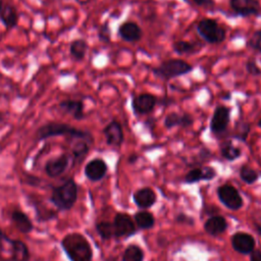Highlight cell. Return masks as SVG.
<instances>
[{"mask_svg": "<svg viewBox=\"0 0 261 261\" xmlns=\"http://www.w3.org/2000/svg\"><path fill=\"white\" fill-rule=\"evenodd\" d=\"M60 246L69 261H93V250L87 238L81 232L65 234Z\"/></svg>", "mask_w": 261, "mask_h": 261, "instance_id": "1", "label": "cell"}, {"mask_svg": "<svg viewBox=\"0 0 261 261\" xmlns=\"http://www.w3.org/2000/svg\"><path fill=\"white\" fill-rule=\"evenodd\" d=\"M65 136L68 139H87L94 140L92 134L85 129L76 128L68 123L59 121H48L38 127L36 130V141H44L53 137Z\"/></svg>", "mask_w": 261, "mask_h": 261, "instance_id": "2", "label": "cell"}, {"mask_svg": "<svg viewBox=\"0 0 261 261\" xmlns=\"http://www.w3.org/2000/svg\"><path fill=\"white\" fill-rule=\"evenodd\" d=\"M79 195V186L71 177L52 188L49 201L57 211H69L75 204Z\"/></svg>", "mask_w": 261, "mask_h": 261, "instance_id": "3", "label": "cell"}, {"mask_svg": "<svg viewBox=\"0 0 261 261\" xmlns=\"http://www.w3.org/2000/svg\"><path fill=\"white\" fill-rule=\"evenodd\" d=\"M193 65L182 59L171 58L162 61L158 66L153 67V74L161 80L169 81L171 79L185 75L193 71Z\"/></svg>", "mask_w": 261, "mask_h": 261, "instance_id": "4", "label": "cell"}, {"mask_svg": "<svg viewBox=\"0 0 261 261\" xmlns=\"http://www.w3.org/2000/svg\"><path fill=\"white\" fill-rule=\"evenodd\" d=\"M198 35L209 44H220L226 38V31L213 18H203L197 23Z\"/></svg>", "mask_w": 261, "mask_h": 261, "instance_id": "5", "label": "cell"}, {"mask_svg": "<svg viewBox=\"0 0 261 261\" xmlns=\"http://www.w3.org/2000/svg\"><path fill=\"white\" fill-rule=\"evenodd\" d=\"M230 121V108L225 105L215 107L210 120V130L213 135L219 137L225 133Z\"/></svg>", "mask_w": 261, "mask_h": 261, "instance_id": "6", "label": "cell"}, {"mask_svg": "<svg viewBox=\"0 0 261 261\" xmlns=\"http://www.w3.org/2000/svg\"><path fill=\"white\" fill-rule=\"evenodd\" d=\"M158 103L156 96L150 93H142L132 98V109L136 115H146L151 113Z\"/></svg>", "mask_w": 261, "mask_h": 261, "instance_id": "7", "label": "cell"}, {"mask_svg": "<svg viewBox=\"0 0 261 261\" xmlns=\"http://www.w3.org/2000/svg\"><path fill=\"white\" fill-rule=\"evenodd\" d=\"M229 6L241 17L257 16L261 11L259 0H229Z\"/></svg>", "mask_w": 261, "mask_h": 261, "instance_id": "8", "label": "cell"}, {"mask_svg": "<svg viewBox=\"0 0 261 261\" xmlns=\"http://www.w3.org/2000/svg\"><path fill=\"white\" fill-rule=\"evenodd\" d=\"M70 159L71 157L66 153L60 154L59 156L49 159L44 166V170L46 174L51 178H56L60 176L67 169Z\"/></svg>", "mask_w": 261, "mask_h": 261, "instance_id": "9", "label": "cell"}, {"mask_svg": "<svg viewBox=\"0 0 261 261\" xmlns=\"http://www.w3.org/2000/svg\"><path fill=\"white\" fill-rule=\"evenodd\" d=\"M218 197L220 201L228 208L237 210L242 207L243 205V200L242 197L240 196L239 192L233 188L232 186L229 185H223L218 188Z\"/></svg>", "mask_w": 261, "mask_h": 261, "instance_id": "10", "label": "cell"}, {"mask_svg": "<svg viewBox=\"0 0 261 261\" xmlns=\"http://www.w3.org/2000/svg\"><path fill=\"white\" fill-rule=\"evenodd\" d=\"M107 169V164L102 158H94L86 164L84 172L89 180L98 181L105 176Z\"/></svg>", "mask_w": 261, "mask_h": 261, "instance_id": "11", "label": "cell"}, {"mask_svg": "<svg viewBox=\"0 0 261 261\" xmlns=\"http://www.w3.org/2000/svg\"><path fill=\"white\" fill-rule=\"evenodd\" d=\"M106 144L113 147H119L123 142V130L117 120H111L102 130Z\"/></svg>", "mask_w": 261, "mask_h": 261, "instance_id": "12", "label": "cell"}, {"mask_svg": "<svg viewBox=\"0 0 261 261\" xmlns=\"http://www.w3.org/2000/svg\"><path fill=\"white\" fill-rule=\"evenodd\" d=\"M117 34L119 38L128 43H136L143 37V31L137 22L125 21L118 27Z\"/></svg>", "mask_w": 261, "mask_h": 261, "instance_id": "13", "label": "cell"}, {"mask_svg": "<svg viewBox=\"0 0 261 261\" xmlns=\"http://www.w3.org/2000/svg\"><path fill=\"white\" fill-rule=\"evenodd\" d=\"M114 237H128L135 232V225L130 217L124 213H117L113 221Z\"/></svg>", "mask_w": 261, "mask_h": 261, "instance_id": "14", "label": "cell"}, {"mask_svg": "<svg viewBox=\"0 0 261 261\" xmlns=\"http://www.w3.org/2000/svg\"><path fill=\"white\" fill-rule=\"evenodd\" d=\"M57 107L61 112L70 115L75 120H81L85 117L84 102L82 100L65 99L60 101Z\"/></svg>", "mask_w": 261, "mask_h": 261, "instance_id": "15", "label": "cell"}, {"mask_svg": "<svg viewBox=\"0 0 261 261\" xmlns=\"http://www.w3.org/2000/svg\"><path fill=\"white\" fill-rule=\"evenodd\" d=\"M11 222L21 233L28 234L34 230V223L29 215L20 209H14L10 214Z\"/></svg>", "mask_w": 261, "mask_h": 261, "instance_id": "16", "label": "cell"}, {"mask_svg": "<svg viewBox=\"0 0 261 261\" xmlns=\"http://www.w3.org/2000/svg\"><path fill=\"white\" fill-rule=\"evenodd\" d=\"M193 123H194V117L188 112H184L181 114L176 112H170L165 116L163 121V124L167 129H170L177 125L186 128L193 125Z\"/></svg>", "mask_w": 261, "mask_h": 261, "instance_id": "17", "label": "cell"}, {"mask_svg": "<svg viewBox=\"0 0 261 261\" xmlns=\"http://www.w3.org/2000/svg\"><path fill=\"white\" fill-rule=\"evenodd\" d=\"M231 245L237 252L241 254H249L254 249L255 240L248 233L238 232L232 236Z\"/></svg>", "mask_w": 261, "mask_h": 261, "instance_id": "18", "label": "cell"}, {"mask_svg": "<svg viewBox=\"0 0 261 261\" xmlns=\"http://www.w3.org/2000/svg\"><path fill=\"white\" fill-rule=\"evenodd\" d=\"M71 141V159L73 163L81 162L85 156L88 154L91 145L93 144L94 140H87V139H69Z\"/></svg>", "mask_w": 261, "mask_h": 261, "instance_id": "19", "label": "cell"}, {"mask_svg": "<svg viewBox=\"0 0 261 261\" xmlns=\"http://www.w3.org/2000/svg\"><path fill=\"white\" fill-rule=\"evenodd\" d=\"M0 20L7 30H11L16 27L18 22V13L16 8L10 3L3 4L0 11Z\"/></svg>", "mask_w": 261, "mask_h": 261, "instance_id": "20", "label": "cell"}, {"mask_svg": "<svg viewBox=\"0 0 261 261\" xmlns=\"http://www.w3.org/2000/svg\"><path fill=\"white\" fill-rule=\"evenodd\" d=\"M216 175V172L214 168L210 166H204V167H199V168H194L190 170L186 177L185 180L186 182H196L201 179H211Z\"/></svg>", "mask_w": 261, "mask_h": 261, "instance_id": "21", "label": "cell"}, {"mask_svg": "<svg viewBox=\"0 0 261 261\" xmlns=\"http://www.w3.org/2000/svg\"><path fill=\"white\" fill-rule=\"evenodd\" d=\"M134 200L139 207L148 208L155 203L156 195L152 189L144 188L135 193Z\"/></svg>", "mask_w": 261, "mask_h": 261, "instance_id": "22", "label": "cell"}, {"mask_svg": "<svg viewBox=\"0 0 261 261\" xmlns=\"http://www.w3.org/2000/svg\"><path fill=\"white\" fill-rule=\"evenodd\" d=\"M14 239H10L0 227V261H11Z\"/></svg>", "mask_w": 261, "mask_h": 261, "instance_id": "23", "label": "cell"}, {"mask_svg": "<svg viewBox=\"0 0 261 261\" xmlns=\"http://www.w3.org/2000/svg\"><path fill=\"white\" fill-rule=\"evenodd\" d=\"M89 49L88 43L84 39H75L69 45V54L75 61L84 60Z\"/></svg>", "mask_w": 261, "mask_h": 261, "instance_id": "24", "label": "cell"}, {"mask_svg": "<svg viewBox=\"0 0 261 261\" xmlns=\"http://www.w3.org/2000/svg\"><path fill=\"white\" fill-rule=\"evenodd\" d=\"M226 226H227L226 220L221 216L210 217L205 222V225H204L206 231L212 236H217L222 233L225 230Z\"/></svg>", "mask_w": 261, "mask_h": 261, "instance_id": "25", "label": "cell"}, {"mask_svg": "<svg viewBox=\"0 0 261 261\" xmlns=\"http://www.w3.org/2000/svg\"><path fill=\"white\" fill-rule=\"evenodd\" d=\"M31 253L27 244L20 240L14 239L11 261H30Z\"/></svg>", "mask_w": 261, "mask_h": 261, "instance_id": "26", "label": "cell"}, {"mask_svg": "<svg viewBox=\"0 0 261 261\" xmlns=\"http://www.w3.org/2000/svg\"><path fill=\"white\" fill-rule=\"evenodd\" d=\"M202 44L200 43H193L189 41L179 40L172 44V50L177 55H184V54H194L199 51Z\"/></svg>", "mask_w": 261, "mask_h": 261, "instance_id": "27", "label": "cell"}, {"mask_svg": "<svg viewBox=\"0 0 261 261\" xmlns=\"http://www.w3.org/2000/svg\"><path fill=\"white\" fill-rule=\"evenodd\" d=\"M220 152L221 155L226 159V160H236L237 158H239L242 154V151L239 147H236L231 142H224L221 145L220 148Z\"/></svg>", "mask_w": 261, "mask_h": 261, "instance_id": "28", "label": "cell"}, {"mask_svg": "<svg viewBox=\"0 0 261 261\" xmlns=\"http://www.w3.org/2000/svg\"><path fill=\"white\" fill-rule=\"evenodd\" d=\"M135 219H136L138 226L141 228H145V229L150 228L154 224L153 215L147 211H142V212L137 213L135 216Z\"/></svg>", "mask_w": 261, "mask_h": 261, "instance_id": "29", "label": "cell"}, {"mask_svg": "<svg viewBox=\"0 0 261 261\" xmlns=\"http://www.w3.org/2000/svg\"><path fill=\"white\" fill-rule=\"evenodd\" d=\"M96 230L103 240H108L114 237L113 224L107 221H100L96 224Z\"/></svg>", "mask_w": 261, "mask_h": 261, "instance_id": "30", "label": "cell"}, {"mask_svg": "<svg viewBox=\"0 0 261 261\" xmlns=\"http://www.w3.org/2000/svg\"><path fill=\"white\" fill-rule=\"evenodd\" d=\"M143 251L137 246H129L123 254V261H143Z\"/></svg>", "mask_w": 261, "mask_h": 261, "instance_id": "31", "label": "cell"}, {"mask_svg": "<svg viewBox=\"0 0 261 261\" xmlns=\"http://www.w3.org/2000/svg\"><path fill=\"white\" fill-rule=\"evenodd\" d=\"M240 176L244 181H246L248 184H253L254 181L257 180L258 173L250 166L243 165L240 169Z\"/></svg>", "mask_w": 261, "mask_h": 261, "instance_id": "32", "label": "cell"}, {"mask_svg": "<svg viewBox=\"0 0 261 261\" xmlns=\"http://www.w3.org/2000/svg\"><path fill=\"white\" fill-rule=\"evenodd\" d=\"M248 46L261 54V30L255 31L248 41Z\"/></svg>", "mask_w": 261, "mask_h": 261, "instance_id": "33", "label": "cell"}, {"mask_svg": "<svg viewBox=\"0 0 261 261\" xmlns=\"http://www.w3.org/2000/svg\"><path fill=\"white\" fill-rule=\"evenodd\" d=\"M98 39L105 44H108L111 40V32L108 25V22L103 23L99 29H98Z\"/></svg>", "mask_w": 261, "mask_h": 261, "instance_id": "34", "label": "cell"}, {"mask_svg": "<svg viewBox=\"0 0 261 261\" xmlns=\"http://www.w3.org/2000/svg\"><path fill=\"white\" fill-rule=\"evenodd\" d=\"M250 129H251L250 123H248V122L239 123L237 125V135H234V138H237L238 140L245 141L250 133Z\"/></svg>", "mask_w": 261, "mask_h": 261, "instance_id": "35", "label": "cell"}, {"mask_svg": "<svg viewBox=\"0 0 261 261\" xmlns=\"http://www.w3.org/2000/svg\"><path fill=\"white\" fill-rule=\"evenodd\" d=\"M246 71L252 76H258L261 74V69L254 60H248L245 64Z\"/></svg>", "mask_w": 261, "mask_h": 261, "instance_id": "36", "label": "cell"}, {"mask_svg": "<svg viewBox=\"0 0 261 261\" xmlns=\"http://www.w3.org/2000/svg\"><path fill=\"white\" fill-rule=\"evenodd\" d=\"M188 2H191L198 6H212L214 5L213 0H187Z\"/></svg>", "mask_w": 261, "mask_h": 261, "instance_id": "37", "label": "cell"}, {"mask_svg": "<svg viewBox=\"0 0 261 261\" xmlns=\"http://www.w3.org/2000/svg\"><path fill=\"white\" fill-rule=\"evenodd\" d=\"M251 261H261V251H252Z\"/></svg>", "mask_w": 261, "mask_h": 261, "instance_id": "38", "label": "cell"}, {"mask_svg": "<svg viewBox=\"0 0 261 261\" xmlns=\"http://www.w3.org/2000/svg\"><path fill=\"white\" fill-rule=\"evenodd\" d=\"M256 228H257V230H258L259 234L261 236V222H258V223H256Z\"/></svg>", "mask_w": 261, "mask_h": 261, "instance_id": "39", "label": "cell"}, {"mask_svg": "<svg viewBox=\"0 0 261 261\" xmlns=\"http://www.w3.org/2000/svg\"><path fill=\"white\" fill-rule=\"evenodd\" d=\"M136 158H137V156H136V155L130 156V157H129V162H134V161L136 160Z\"/></svg>", "mask_w": 261, "mask_h": 261, "instance_id": "40", "label": "cell"}, {"mask_svg": "<svg viewBox=\"0 0 261 261\" xmlns=\"http://www.w3.org/2000/svg\"><path fill=\"white\" fill-rule=\"evenodd\" d=\"M257 125L259 126V127H261V118L259 119V121H258V123H257Z\"/></svg>", "mask_w": 261, "mask_h": 261, "instance_id": "41", "label": "cell"}, {"mask_svg": "<svg viewBox=\"0 0 261 261\" xmlns=\"http://www.w3.org/2000/svg\"><path fill=\"white\" fill-rule=\"evenodd\" d=\"M2 6H3V1H2V0H0V11H1V8H2Z\"/></svg>", "mask_w": 261, "mask_h": 261, "instance_id": "42", "label": "cell"}, {"mask_svg": "<svg viewBox=\"0 0 261 261\" xmlns=\"http://www.w3.org/2000/svg\"><path fill=\"white\" fill-rule=\"evenodd\" d=\"M3 119V115H2V113L0 112V121Z\"/></svg>", "mask_w": 261, "mask_h": 261, "instance_id": "43", "label": "cell"}]
</instances>
